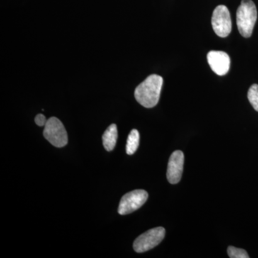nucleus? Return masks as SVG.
I'll list each match as a JSON object with an SVG mask.
<instances>
[{"instance_id":"f257e3e1","label":"nucleus","mask_w":258,"mask_h":258,"mask_svg":"<svg viewBox=\"0 0 258 258\" xmlns=\"http://www.w3.org/2000/svg\"><path fill=\"white\" fill-rule=\"evenodd\" d=\"M164 80L158 75L149 76L136 88L134 96L136 100L145 108H151L159 103Z\"/></svg>"},{"instance_id":"f03ea898","label":"nucleus","mask_w":258,"mask_h":258,"mask_svg":"<svg viewBox=\"0 0 258 258\" xmlns=\"http://www.w3.org/2000/svg\"><path fill=\"white\" fill-rule=\"evenodd\" d=\"M257 13L255 5L252 0H242L237 11V25L242 36L249 37L256 21Z\"/></svg>"},{"instance_id":"7ed1b4c3","label":"nucleus","mask_w":258,"mask_h":258,"mask_svg":"<svg viewBox=\"0 0 258 258\" xmlns=\"http://www.w3.org/2000/svg\"><path fill=\"white\" fill-rule=\"evenodd\" d=\"M44 128L45 138L54 147L62 148L67 145L68 134L63 124L56 117H51L47 120Z\"/></svg>"},{"instance_id":"20e7f679","label":"nucleus","mask_w":258,"mask_h":258,"mask_svg":"<svg viewBox=\"0 0 258 258\" xmlns=\"http://www.w3.org/2000/svg\"><path fill=\"white\" fill-rule=\"evenodd\" d=\"M165 237V229L162 227H155L147 231L139 236L134 242V250L139 253L147 252L157 247Z\"/></svg>"},{"instance_id":"39448f33","label":"nucleus","mask_w":258,"mask_h":258,"mask_svg":"<svg viewBox=\"0 0 258 258\" xmlns=\"http://www.w3.org/2000/svg\"><path fill=\"white\" fill-rule=\"evenodd\" d=\"M212 25L217 36L226 37L232 31V20L230 11L225 5H219L212 17Z\"/></svg>"},{"instance_id":"423d86ee","label":"nucleus","mask_w":258,"mask_h":258,"mask_svg":"<svg viewBox=\"0 0 258 258\" xmlns=\"http://www.w3.org/2000/svg\"><path fill=\"white\" fill-rule=\"evenodd\" d=\"M148 193L145 190L137 189L125 194L120 200L118 213L120 215H128L139 210L147 201Z\"/></svg>"},{"instance_id":"0eeeda50","label":"nucleus","mask_w":258,"mask_h":258,"mask_svg":"<svg viewBox=\"0 0 258 258\" xmlns=\"http://www.w3.org/2000/svg\"><path fill=\"white\" fill-rule=\"evenodd\" d=\"M184 163V156L181 151H175L172 153L169 158L167 173H166L168 181L170 184H177L181 179Z\"/></svg>"},{"instance_id":"6e6552de","label":"nucleus","mask_w":258,"mask_h":258,"mask_svg":"<svg viewBox=\"0 0 258 258\" xmlns=\"http://www.w3.org/2000/svg\"><path fill=\"white\" fill-rule=\"evenodd\" d=\"M208 63L214 73L218 76H225L230 67V56L223 51L212 50L208 52Z\"/></svg>"},{"instance_id":"1a4fd4ad","label":"nucleus","mask_w":258,"mask_h":258,"mask_svg":"<svg viewBox=\"0 0 258 258\" xmlns=\"http://www.w3.org/2000/svg\"><path fill=\"white\" fill-rule=\"evenodd\" d=\"M103 144L105 149L108 152H111L113 150L116 144L117 139H118V130L115 124H111L105 131L103 134Z\"/></svg>"},{"instance_id":"9d476101","label":"nucleus","mask_w":258,"mask_h":258,"mask_svg":"<svg viewBox=\"0 0 258 258\" xmlns=\"http://www.w3.org/2000/svg\"><path fill=\"white\" fill-rule=\"evenodd\" d=\"M139 133L137 129H133L129 134L126 144V153L128 155H132L137 152L139 145Z\"/></svg>"},{"instance_id":"9b49d317","label":"nucleus","mask_w":258,"mask_h":258,"mask_svg":"<svg viewBox=\"0 0 258 258\" xmlns=\"http://www.w3.org/2000/svg\"><path fill=\"white\" fill-rule=\"evenodd\" d=\"M247 98L254 109L258 112V85L253 84L249 88Z\"/></svg>"},{"instance_id":"f8f14e48","label":"nucleus","mask_w":258,"mask_h":258,"mask_svg":"<svg viewBox=\"0 0 258 258\" xmlns=\"http://www.w3.org/2000/svg\"><path fill=\"white\" fill-rule=\"evenodd\" d=\"M227 253L230 258H249L247 252L243 249L237 248L233 246H230L227 248Z\"/></svg>"},{"instance_id":"ddd939ff","label":"nucleus","mask_w":258,"mask_h":258,"mask_svg":"<svg viewBox=\"0 0 258 258\" xmlns=\"http://www.w3.org/2000/svg\"><path fill=\"white\" fill-rule=\"evenodd\" d=\"M47 119L45 115L38 114L36 115L35 118V123L39 126H45L47 123Z\"/></svg>"}]
</instances>
